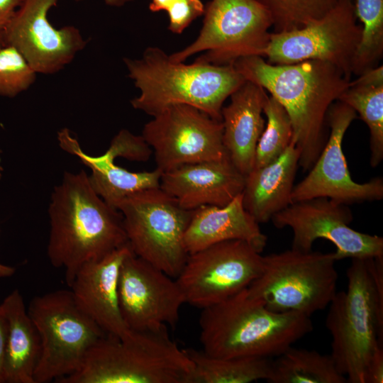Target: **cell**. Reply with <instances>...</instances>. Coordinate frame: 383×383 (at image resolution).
Returning a JSON list of instances; mask_svg holds the SVG:
<instances>
[{
  "label": "cell",
  "mask_w": 383,
  "mask_h": 383,
  "mask_svg": "<svg viewBox=\"0 0 383 383\" xmlns=\"http://www.w3.org/2000/svg\"><path fill=\"white\" fill-rule=\"evenodd\" d=\"M233 65L284 108L292 125V141L299 150V166L309 171L328 140V111L350 79L334 65L321 60L273 65L261 56H248Z\"/></svg>",
  "instance_id": "cell-1"
},
{
  "label": "cell",
  "mask_w": 383,
  "mask_h": 383,
  "mask_svg": "<svg viewBox=\"0 0 383 383\" xmlns=\"http://www.w3.org/2000/svg\"><path fill=\"white\" fill-rule=\"evenodd\" d=\"M48 215L47 255L54 267L65 270L69 287L84 264L128 244L121 213L96 194L83 170L65 172L52 192Z\"/></svg>",
  "instance_id": "cell-2"
},
{
  "label": "cell",
  "mask_w": 383,
  "mask_h": 383,
  "mask_svg": "<svg viewBox=\"0 0 383 383\" xmlns=\"http://www.w3.org/2000/svg\"><path fill=\"white\" fill-rule=\"evenodd\" d=\"M201 310L202 350L216 357H275L313 329L310 316L272 311L247 288Z\"/></svg>",
  "instance_id": "cell-3"
},
{
  "label": "cell",
  "mask_w": 383,
  "mask_h": 383,
  "mask_svg": "<svg viewBox=\"0 0 383 383\" xmlns=\"http://www.w3.org/2000/svg\"><path fill=\"white\" fill-rule=\"evenodd\" d=\"M123 61L140 91L131 101L132 106L152 116L170 106L186 104L221 121L224 101L246 81L233 64L195 60L187 65L155 47L146 48L140 59Z\"/></svg>",
  "instance_id": "cell-4"
},
{
  "label": "cell",
  "mask_w": 383,
  "mask_h": 383,
  "mask_svg": "<svg viewBox=\"0 0 383 383\" xmlns=\"http://www.w3.org/2000/svg\"><path fill=\"white\" fill-rule=\"evenodd\" d=\"M346 275L347 290L328 305L330 355L347 382L365 383L368 363L382 346L383 257L353 258Z\"/></svg>",
  "instance_id": "cell-5"
},
{
  "label": "cell",
  "mask_w": 383,
  "mask_h": 383,
  "mask_svg": "<svg viewBox=\"0 0 383 383\" xmlns=\"http://www.w3.org/2000/svg\"><path fill=\"white\" fill-rule=\"evenodd\" d=\"M194 364L169 336L167 327L105 335L81 367L58 383H192Z\"/></svg>",
  "instance_id": "cell-6"
},
{
  "label": "cell",
  "mask_w": 383,
  "mask_h": 383,
  "mask_svg": "<svg viewBox=\"0 0 383 383\" xmlns=\"http://www.w3.org/2000/svg\"><path fill=\"white\" fill-rule=\"evenodd\" d=\"M338 261L334 252L294 249L263 256L260 275L247 288L277 313L311 316L325 309L337 292Z\"/></svg>",
  "instance_id": "cell-7"
},
{
  "label": "cell",
  "mask_w": 383,
  "mask_h": 383,
  "mask_svg": "<svg viewBox=\"0 0 383 383\" xmlns=\"http://www.w3.org/2000/svg\"><path fill=\"white\" fill-rule=\"evenodd\" d=\"M27 311L41 343L35 383L56 382L77 372L91 347L106 335L78 306L70 289L36 296Z\"/></svg>",
  "instance_id": "cell-8"
},
{
  "label": "cell",
  "mask_w": 383,
  "mask_h": 383,
  "mask_svg": "<svg viewBox=\"0 0 383 383\" xmlns=\"http://www.w3.org/2000/svg\"><path fill=\"white\" fill-rule=\"evenodd\" d=\"M116 209L133 252L177 278L189 255L184 237L193 210L182 208L160 187L132 194Z\"/></svg>",
  "instance_id": "cell-9"
},
{
  "label": "cell",
  "mask_w": 383,
  "mask_h": 383,
  "mask_svg": "<svg viewBox=\"0 0 383 383\" xmlns=\"http://www.w3.org/2000/svg\"><path fill=\"white\" fill-rule=\"evenodd\" d=\"M202 28L196 40L172 55L184 62L201 52L196 60L216 65L233 64L248 56L264 57L272 21L256 0H211L204 9Z\"/></svg>",
  "instance_id": "cell-10"
},
{
  "label": "cell",
  "mask_w": 383,
  "mask_h": 383,
  "mask_svg": "<svg viewBox=\"0 0 383 383\" xmlns=\"http://www.w3.org/2000/svg\"><path fill=\"white\" fill-rule=\"evenodd\" d=\"M361 32L353 0H338L323 17L305 26L271 33L264 57L273 65L306 60L328 62L350 79Z\"/></svg>",
  "instance_id": "cell-11"
},
{
  "label": "cell",
  "mask_w": 383,
  "mask_h": 383,
  "mask_svg": "<svg viewBox=\"0 0 383 383\" xmlns=\"http://www.w3.org/2000/svg\"><path fill=\"white\" fill-rule=\"evenodd\" d=\"M262 261L249 243L226 240L189 254L175 279L186 303L204 309L248 288L260 275Z\"/></svg>",
  "instance_id": "cell-12"
},
{
  "label": "cell",
  "mask_w": 383,
  "mask_h": 383,
  "mask_svg": "<svg viewBox=\"0 0 383 383\" xmlns=\"http://www.w3.org/2000/svg\"><path fill=\"white\" fill-rule=\"evenodd\" d=\"M145 124L142 136L154 151L158 170L229 157L223 124L194 106H170Z\"/></svg>",
  "instance_id": "cell-13"
},
{
  "label": "cell",
  "mask_w": 383,
  "mask_h": 383,
  "mask_svg": "<svg viewBox=\"0 0 383 383\" xmlns=\"http://www.w3.org/2000/svg\"><path fill=\"white\" fill-rule=\"evenodd\" d=\"M353 220L348 205L327 197L294 201L271 218L277 228L292 229V249L311 251L315 240L322 238L335 246L338 261L383 257V238L353 229Z\"/></svg>",
  "instance_id": "cell-14"
},
{
  "label": "cell",
  "mask_w": 383,
  "mask_h": 383,
  "mask_svg": "<svg viewBox=\"0 0 383 383\" xmlns=\"http://www.w3.org/2000/svg\"><path fill=\"white\" fill-rule=\"evenodd\" d=\"M357 118L348 105L337 101L329 108L326 121L329 134L326 143L308 174L294 185L292 202L316 197H327L348 205L383 198V179L374 177L364 183L351 177L343 151L346 131Z\"/></svg>",
  "instance_id": "cell-15"
},
{
  "label": "cell",
  "mask_w": 383,
  "mask_h": 383,
  "mask_svg": "<svg viewBox=\"0 0 383 383\" xmlns=\"http://www.w3.org/2000/svg\"><path fill=\"white\" fill-rule=\"evenodd\" d=\"M118 299L125 324L137 331L174 327L186 303L175 278L133 252L120 267Z\"/></svg>",
  "instance_id": "cell-16"
},
{
  "label": "cell",
  "mask_w": 383,
  "mask_h": 383,
  "mask_svg": "<svg viewBox=\"0 0 383 383\" xmlns=\"http://www.w3.org/2000/svg\"><path fill=\"white\" fill-rule=\"evenodd\" d=\"M57 0H23L6 33L14 47L38 74H55L70 63L87 41L73 26L55 28L48 19Z\"/></svg>",
  "instance_id": "cell-17"
},
{
  "label": "cell",
  "mask_w": 383,
  "mask_h": 383,
  "mask_svg": "<svg viewBox=\"0 0 383 383\" xmlns=\"http://www.w3.org/2000/svg\"><path fill=\"white\" fill-rule=\"evenodd\" d=\"M243 175L229 157L179 166L162 173L160 188L187 210L223 206L241 194Z\"/></svg>",
  "instance_id": "cell-18"
},
{
  "label": "cell",
  "mask_w": 383,
  "mask_h": 383,
  "mask_svg": "<svg viewBox=\"0 0 383 383\" xmlns=\"http://www.w3.org/2000/svg\"><path fill=\"white\" fill-rule=\"evenodd\" d=\"M131 252L128 243L101 259L86 262L70 287L78 306L107 335L119 338L131 331L121 314L118 280L121 265Z\"/></svg>",
  "instance_id": "cell-19"
},
{
  "label": "cell",
  "mask_w": 383,
  "mask_h": 383,
  "mask_svg": "<svg viewBox=\"0 0 383 383\" xmlns=\"http://www.w3.org/2000/svg\"><path fill=\"white\" fill-rule=\"evenodd\" d=\"M267 96L262 87L246 80L221 109L223 145L232 163L245 176L254 167L257 144L265 126L262 113Z\"/></svg>",
  "instance_id": "cell-20"
},
{
  "label": "cell",
  "mask_w": 383,
  "mask_h": 383,
  "mask_svg": "<svg viewBox=\"0 0 383 383\" xmlns=\"http://www.w3.org/2000/svg\"><path fill=\"white\" fill-rule=\"evenodd\" d=\"M243 204L242 193L223 206H203L193 210L184 242L191 254L217 243L242 240L262 252L267 237Z\"/></svg>",
  "instance_id": "cell-21"
},
{
  "label": "cell",
  "mask_w": 383,
  "mask_h": 383,
  "mask_svg": "<svg viewBox=\"0 0 383 383\" xmlns=\"http://www.w3.org/2000/svg\"><path fill=\"white\" fill-rule=\"evenodd\" d=\"M299 150L292 141L275 160L253 168L245 176L243 204L258 223H267L292 202V193L299 166Z\"/></svg>",
  "instance_id": "cell-22"
},
{
  "label": "cell",
  "mask_w": 383,
  "mask_h": 383,
  "mask_svg": "<svg viewBox=\"0 0 383 383\" xmlns=\"http://www.w3.org/2000/svg\"><path fill=\"white\" fill-rule=\"evenodd\" d=\"M57 140L63 150L78 157L82 163L90 168L89 177L91 187L97 194L115 209L128 196L160 186L162 172L157 168L150 172H131L116 165L114 159L105 152L99 156L87 155L67 128L58 131Z\"/></svg>",
  "instance_id": "cell-23"
},
{
  "label": "cell",
  "mask_w": 383,
  "mask_h": 383,
  "mask_svg": "<svg viewBox=\"0 0 383 383\" xmlns=\"http://www.w3.org/2000/svg\"><path fill=\"white\" fill-rule=\"evenodd\" d=\"M1 305L8 321L4 383H35L34 374L41 350L38 331L18 289L7 295Z\"/></svg>",
  "instance_id": "cell-24"
},
{
  "label": "cell",
  "mask_w": 383,
  "mask_h": 383,
  "mask_svg": "<svg viewBox=\"0 0 383 383\" xmlns=\"http://www.w3.org/2000/svg\"><path fill=\"white\" fill-rule=\"evenodd\" d=\"M272 360L267 382L345 383L331 355L292 346Z\"/></svg>",
  "instance_id": "cell-25"
},
{
  "label": "cell",
  "mask_w": 383,
  "mask_h": 383,
  "mask_svg": "<svg viewBox=\"0 0 383 383\" xmlns=\"http://www.w3.org/2000/svg\"><path fill=\"white\" fill-rule=\"evenodd\" d=\"M194 364L192 383H250L267 380L271 358L216 357L203 350L184 349Z\"/></svg>",
  "instance_id": "cell-26"
},
{
  "label": "cell",
  "mask_w": 383,
  "mask_h": 383,
  "mask_svg": "<svg viewBox=\"0 0 383 383\" xmlns=\"http://www.w3.org/2000/svg\"><path fill=\"white\" fill-rule=\"evenodd\" d=\"M338 101L357 113L370 131V165L383 160V83L365 84L350 81Z\"/></svg>",
  "instance_id": "cell-27"
},
{
  "label": "cell",
  "mask_w": 383,
  "mask_h": 383,
  "mask_svg": "<svg viewBox=\"0 0 383 383\" xmlns=\"http://www.w3.org/2000/svg\"><path fill=\"white\" fill-rule=\"evenodd\" d=\"M353 3L362 32L352 74L360 75L377 66L383 54V0H353Z\"/></svg>",
  "instance_id": "cell-28"
},
{
  "label": "cell",
  "mask_w": 383,
  "mask_h": 383,
  "mask_svg": "<svg viewBox=\"0 0 383 383\" xmlns=\"http://www.w3.org/2000/svg\"><path fill=\"white\" fill-rule=\"evenodd\" d=\"M263 113L267 117L257 144L254 167L265 166L278 158L292 141L293 128L284 108L273 97L267 96Z\"/></svg>",
  "instance_id": "cell-29"
},
{
  "label": "cell",
  "mask_w": 383,
  "mask_h": 383,
  "mask_svg": "<svg viewBox=\"0 0 383 383\" xmlns=\"http://www.w3.org/2000/svg\"><path fill=\"white\" fill-rule=\"evenodd\" d=\"M270 13L274 33L305 26L323 17L338 0H256Z\"/></svg>",
  "instance_id": "cell-30"
},
{
  "label": "cell",
  "mask_w": 383,
  "mask_h": 383,
  "mask_svg": "<svg viewBox=\"0 0 383 383\" xmlns=\"http://www.w3.org/2000/svg\"><path fill=\"white\" fill-rule=\"evenodd\" d=\"M36 72L13 46L0 49V96L13 98L35 81Z\"/></svg>",
  "instance_id": "cell-31"
},
{
  "label": "cell",
  "mask_w": 383,
  "mask_h": 383,
  "mask_svg": "<svg viewBox=\"0 0 383 383\" xmlns=\"http://www.w3.org/2000/svg\"><path fill=\"white\" fill-rule=\"evenodd\" d=\"M149 9L152 12L166 11L169 16L168 29L180 34L204 14L205 7L201 0H152Z\"/></svg>",
  "instance_id": "cell-32"
},
{
  "label": "cell",
  "mask_w": 383,
  "mask_h": 383,
  "mask_svg": "<svg viewBox=\"0 0 383 383\" xmlns=\"http://www.w3.org/2000/svg\"><path fill=\"white\" fill-rule=\"evenodd\" d=\"M105 153L114 160L121 157L129 160L145 162L150 157L152 150L142 135L121 129L113 138Z\"/></svg>",
  "instance_id": "cell-33"
},
{
  "label": "cell",
  "mask_w": 383,
  "mask_h": 383,
  "mask_svg": "<svg viewBox=\"0 0 383 383\" xmlns=\"http://www.w3.org/2000/svg\"><path fill=\"white\" fill-rule=\"evenodd\" d=\"M23 0H0V49L6 46L8 27Z\"/></svg>",
  "instance_id": "cell-34"
},
{
  "label": "cell",
  "mask_w": 383,
  "mask_h": 383,
  "mask_svg": "<svg viewBox=\"0 0 383 383\" xmlns=\"http://www.w3.org/2000/svg\"><path fill=\"white\" fill-rule=\"evenodd\" d=\"M383 382V348L379 347L371 357L365 372V383Z\"/></svg>",
  "instance_id": "cell-35"
},
{
  "label": "cell",
  "mask_w": 383,
  "mask_h": 383,
  "mask_svg": "<svg viewBox=\"0 0 383 383\" xmlns=\"http://www.w3.org/2000/svg\"><path fill=\"white\" fill-rule=\"evenodd\" d=\"M8 336V321L0 304V383H4V367Z\"/></svg>",
  "instance_id": "cell-36"
},
{
  "label": "cell",
  "mask_w": 383,
  "mask_h": 383,
  "mask_svg": "<svg viewBox=\"0 0 383 383\" xmlns=\"http://www.w3.org/2000/svg\"><path fill=\"white\" fill-rule=\"evenodd\" d=\"M16 273V269L0 262V278H8Z\"/></svg>",
  "instance_id": "cell-37"
},
{
  "label": "cell",
  "mask_w": 383,
  "mask_h": 383,
  "mask_svg": "<svg viewBox=\"0 0 383 383\" xmlns=\"http://www.w3.org/2000/svg\"><path fill=\"white\" fill-rule=\"evenodd\" d=\"M75 1H82V0H75ZM132 0H104V1L109 6H121L131 1Z\"/></svg>",
  "instance_id": "cell-38"
},
{
  "label": "cell",
  "mask_w": 383,
  "mask_h": 383,
  "mask_svg": "<svg viewBox=\"0 0 383 383\" xmlns=\"http://www.w3.org/2000/svg\"><path fill=\"white\" fill-rule=\"evenodd\" d=\"M0 153H1V150H0ZM1 158H0V179L2 177V172H3V167H2L1 165Z\"/></svg>",
  "instance_id": "cell-39"
}]
</instances>
